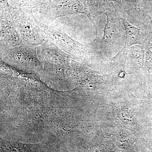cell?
Returning <instances> with one entry per match:
<instances>
[{
  "mask_svg": "<svg viewBox=\"0 0 152 152\" xmlns=\"http://www.w3.org/2000/svg\"><path fill=\"white\" fill-rule=\"evenodd\" d=\"M28 1L29 7H31L34 8L39 5L40 0H28Z\"/></svg>",
  "mask_w": 152,
  "mask_h": 152,
  "instance_id": "5b68a950",
  "label": "cell"
},
{
  "mask_svg": "<svg viewBox=\"0 0 152 152\" xmlns=\"http://www.w3.org/2000/svg\"><path fill=\"white\" fill-rule=\"evenodd\" d=\"M11 5L15 7H29L28 0H11Z\"/></svg>",
  "mask_w": 152,
  "mask_h": 152,
  "instance_id": "277c9868",
  "label": "cell"
},
{
  "mask_svg": "<svg viewBox=\"0 0 152 152\" xmlns=\"http://www.w3.org/2000/svg\"><path fill=\"white\" fill-rule=\"evenodd\" d=\"M33 9L47 20L72 14L82 13L89 16L85 0H53Z\"/></svg>",
  "mask_w": 152,
  "mask_h": 152,
  "instance_id": "6da1fadb",
  "label": "cell"
},
{
  "mask_svg": "<svg viewBox=\"0 0 152 152\" xmlns=\"http://www.w3.org/2000/svg\"><path fill=\"white\" fill-rule=\"evenodd\" d=\"M1 33V40L2 46L13 47L19 45L20 42V37L16 30L12 26L5 25L2 26Z\"/></svg>",
  "mask_w": 152,
  "mask_h": 152,
  "instance_id": "7a4b0ae2",
  "label": "cell"
},
{
  "mask_svg": "<svg viewBox=\"0 0 152 152\" xmlns=\"http://www.w3.org/2000/svg\"><path fill=\"white\" fill-rule=\"evenodd\" d=\"M125 24L127 37L126 44H127V46H130L135 43H137L138 40V29L132 26L128 23H125Z\"/></svg>",
  "mask_w": 152,
  "mask_h": 152,
  "instance_id": "3957f363",
  "label": "cell"
},
{
  "mask_svg": "<svg viewBox=\"0 0 152 152\" xmlns=\"http://www.w3.org/2000/svg\"><path fill=\"white\" fill-rule=\"evenodd\" d=\"M53 1V0H40V2L39 5H40L42 4L48 2L50 1Z\"/></svg>",
  "mask_w": 152,
  "mask_h": 152,
  "instance_id": "8992f818",
  "label": "cell"
}]
</instances>
